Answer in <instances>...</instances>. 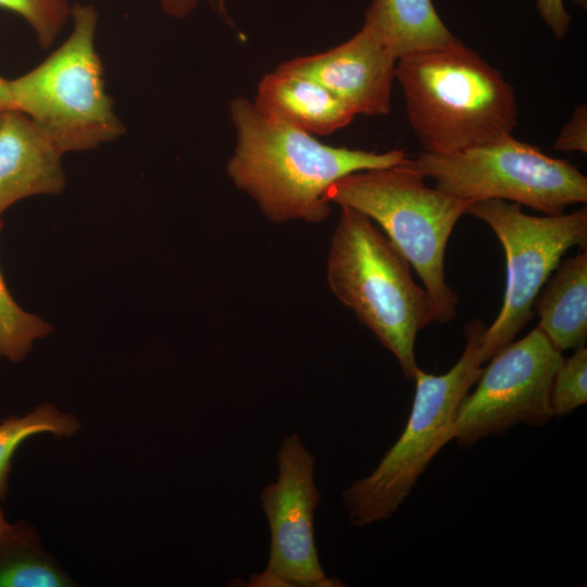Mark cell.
Returning <instances> with one entry per match:
<instances>
[{"label":"cell","instance_id":"17","mask_svg":"<svg viewBox=\"0 0 587 587\" xmlns=\"http://www.w3.org/2000/svg\"><path fill=\"white\" fill-rule=\"evenodd\" d=\"M80 427L77 419L43 403L24 416H11L0 423V499L8 491V477L12 458L28 437L50 433L55 437H71Z\"/></svg>","mask_w":587,"mask_h":587},{"label":"cell","instance_id":"13","mask_svg":"<svg viewBox=\"0 0 587 587\" xmlns=\"http://www.w3.org/2000/svg\"><path fill=\"white\" fill-rule=\"evenodd\" d=\"M253 103L266 116L315 137L348 126L355 116L315 78L284 63L260 80Z\"/></svg>","mask_w":587,"mask_h":587},{"label":"cell","instance_id":"24","mask_svg":"<svg viewBox=\"0 0 587 587\" xmlns=\"http://www.w3.org/2000/svg\"><path fill=\"white\" fill-rule=\"evenodd\" d=\"M164 13L177 20L185 18L198 5V0H160Z\"/></svg>","mask_w":587,"mask_h":587},{"label":"cell","instance_id":"7","mask_svg":"<svg viewBox=\"0 0 587 587\" xmlns=\"http://www.w3.org/2000/svg\"><path fill=\"white\" fill-rule=\"evenodd\" d=\"M407 164L441 191L471 202L499 199L557 215L587 201V178L577 166L513 136L458 153L423 151Z\"/></svg>","mask_w":587,"mask_h":587},{"label":"cell","instance_id":"16","mask_svg":"<svg viewBox=\"0 0 587 587\" xmlns=\"http://www.w3.org/2000/svg\"><path fill=\"white\" fill-rule=\"evenodd\" d=\"M72 580L39 547L32 527L0 549V587H67Z\"/></svg>","mask_w":587,"mask_h":587},{"label":"cell","instance_id":"15","mask_svg":"<svg viewBox=\"0 0 587 587\" xmlns=\"http://www.w3.org/2000/svg\"><path fill=\"white\" fill-rule=\"evenodd\" d=\"M363 24L384 40L397 59L459 40L439 17L432 0H372Z\"/></svg>","mask_w":587,"mask_h":587},{"label":"cell","instance_id":"2","mask_svg":"<svg viewBox=\"0 0 587 587\" xmlns=\"http://www.w3.org/2000/svg\"><path fill=\"white\" fill-rule=\"evenodd\" d=\"M396 79L408 121L426 152L458 153L513 136V87L460 40L401 57Z\"/></svg>","mask_w":587,"mask_h":587},{"label":"cell","instance_id":"11","mask_svg":"<svg viewBox=\"0 0 587 587\" xmlns=\"http://www.w3.org/2000/svg\"><path fill=\"white\" fill-rule=\"evenodd\" d=\"M397 57L369 26L342 43L284 62L332 91L354 114L384 115L391 110Z\"/></svg>","mask_w":587,"mask_h":587},{"label":"cell","instance_id":"28","mask_svg":"<svg viewBox=\"0 0 587 587\" xmlns=\"http://www.w3.org/2000/svg\"><path fill=\"white\" fill-rule=\"evenodd\" d=\"M2 116H3V112H0V124H1V121H2Z\"/></svg>","mask_w":587,"mask_h":587},{"label":"cell","instance_id":"5","mask_svg":"<svg viewBox=\"0 0 587 587\" xmlns=\"http://www.w3.org/2000/svg\"><path fill=\"white\" fill-rule=\"evenodd\" d=\"M485 328L478 319L466 323L465 348L447 373L434 375L416 369L412 409L402 434L376 469L353 482L342 494L354 526L363 527L389 519L436 454L453 439L459 404L483 371Z\"/></svg>","mask_w":587,"mask_h":587},{"label":"cell","instance_id":"3","mask_svg":"<svg viewBox=\"0 0 587 587\" xmlns=\"http://www.w3.org/2000/svg\"><path fill=\"white\" fill-rule=\"evenodd\" d=\"M332 294L369 328L413 380L415 340L435 322L433 301L414 280L411 265L363 213L341 207L326 261Z\"/></svg>","mask_w":587,"mask_h":587},{"label":"cell","instance_id":"8","mask_svg":"<svg viewBox=\"0 0 587 587\" xmlns=\"http://www.w3.org/2000/svg\"><path fill=\"white\" fill-rule=\"evenodd\" d=\"M466 213L492 229L505 254L502 307L482 339L486 362L514 341L532 320L534 302L565 252L573 247L586 248L587 209L534 216L523 212L519 203L490 199L471 202Z\"/></svg>","mask_w":587,"mask_h":587},{"label":"cell","instance_id":"21","mask_svg":"<svg viewBox=\"0 0 587 587\" xmlns=\"http://www.w3.org/2000/svg\"><path fill=\"white\" fill-rule=\"evenodd\" d=\"M555 150L587 152V109L579 105L564 125L553 145Z\"/></svg>","mask_w":587,"mask_h":587},{"label":"cell","instance_id":"19","mask_svg":"<svg viewBox=\"0 0 587 587\" xmlns=\"http://www.w3.org/2000/svg\"><path fill=\"white\" fill-rule=\"evenodd\" d=\"M587 402V349L585 346L562 359L552 382L553 416H564Z\"/></svg>","mask_w":587,"mask_h":587},{"label":"cell","instance_id":"22","mask_svg":"<svg viewBox=\"0 0 587 587\" xmlns=\"http://www.w3.org/2000/svg\"><path fill=\"white\" fill-rule=\"evenodd\" d=\"M537 10L553 35L561 39L571 24V16L564 7V0H537Z\"/></svg>","mask_w":587,"mask_h":587},{"label":"cell","instance_id":"14","mask_svg":"<svg viewBox=\"0 0 587 587\" xmlns=\"http://www.w3.org/2000/svg\"><path fill=\"white\" fill-rule=\"evenodd\" d=\"M580 250L559 263L534 302L538 327L560 352L587 339V251Z\"/></svg>","mask_w":587,"mask_h":587},{"label":"cell","instance_id":"12","mask_svg":"<svg viewBox=\"0 0 587 587\" xmlns=\"http://www.w3.org/2000/svg\"><path fill=\"white\" fill-rule=\"evenodd\" d=\"M61 154L25 114L4 111L0 124V215L20 199L61 192L65 185Z\"/></svg>","mask_w":587,"mask_h":587},{"label":"cell","instance_id":"9","mask_svg":"<svg viewBox=\"0 0 587 587\" xmlns=\"http://www.w3.org/2000/svg\"><path fill=\"white\" fill-rule=\"evenodd\" d=\"M562 359L538 326L509 344L489 360L476 389L459 404L453 439L472 446L519 424H547L553 417L551 388Z\"/></svg>","mask_w":587,"mask_h":587},{"label":"cell","instance_id":"10","mask_svg":"<svg viewBox=\"0 0 587 587\" xmlns=\"http://www.w3.org/2000/svg\"><path fill=\"white\" fill-rule=\"evenodd\" d=\"M314 458L297 434L284 437L277 480L266 485L261 502L271 530L267 565L250 576L251 587H336L325 575L314 540L313 516L320 501L314 484Z\"/></svg>","mask_w":587,"mask_h":587},{"label":"cell","instance_id":"18","mask_svg":"<svg viewBox=\"0 0 587 587\" xmlns=\"http://www.w3.org/2000/svg\"><path fill=\"white\" fill-rule=\"evenodd\" d=\"M50 332V325L16 304L0 272V355L18 362L32 349L35 339Z\"/></svg>","mask_w":587,"mask_h":587},{"label":"cell","instance_id":"1","mask_svg":"<svg viewBox=\"0 0 587 587\" xmlns=\"http://www.w3.org/2000/svg\"><path fill=\"white\" fill-rule=\"evenodd\" d=\"M229 113L237 141L227 174L276 224L322 223L332 212L325 193L335 182L407 160L402 149L375 152L325 145L311 134L266 116L245 97L230 101Z\"/></svg>","mask_w":587,"mask_h":587},{"label":"cell","instance_id":"6","mask_svg":"<svg viewBox=\"0 0 587 587\" xmlns=\"http://www.w3.org/2000/svg\"><path fill=\"white\" fill-rule=\"evenodd\" d=\"M67 39L28 73L9 80L15 110L61 152L82 151L125 133L105 91L95 47L98 14L91 4L71 8Z\"/></svg>","mask_w":587,"mask_h":587},{"label":"cell","instance_id":"27","mask_svg":"<svg viewBox=\"0 0 587 587\" xmlns=\"http://www.w3.org/2000/svg\"><path fill=\"white\" fill-rule=\"evenodd\" d=\"M572 1H574L576 4L580 7L586 8V0H572Z\"/></svg>","mask_w":587,"mask_h":587},{"label":"cell","instance_id":"20","mask_svg":"<svg viewBox=\"0 0 587 587\" xmlns=\"http://www.w3.org/2000/svg\"><path fill=\"white\" fill-rule=\"evenodd\" d=\"M0 8L22 16L42 49L53 45L71 14L68 0H0Z\"/></svg>","mask_w":587,"mask_h":587},{"label":"cell","instance_id":"23","mask_svg":"<svg viewBox=\"0 0 587 587\" xmlns=\"http://www.w3.org/2000/svg\"><path fill=\"white\" fill-rule=\"evenodd\" d=\"M30 526L26 523H8L0 508V549L24 535Z\"/></svg>","mask_w":587,"mask_h":587},{"label":"cell","instance_id":"25","mask_svg":"<svg viewBox=\"0 0 587 587\" xmlns=\"http://www.w3.org/2000/svg\"><path fill=\"white\" fill-rule=\"evenodd\" d=\"M15 110L9 80L0 76V112Z\"/></svg>","mask_w":587,"mask_h":587},{"label":"cell","instance_id":"26","mask_svg":"<svg viewBox=\"0 0 587 587\" xmlns=\"http://www.w3.org/2000/svg\"><path fill=\"white\" fill-rule=\"evenodd\" d=\"M209 1L214 12L221 15L226 22H229L228 12L226 8V0H209Z\"/></svg>","mask_w":587,"mask_h":587},{"label":"cell","instance_id":"4","mask_svg":"<svg viewBox=\"0 0 587 587\" xmlns=\"http://www.w3.org/2000/svg\"><path fill=\"white\" fill-rule=\"evenodd\" d=\"M407 160L349 174L327 189L325 200L363 213L383 230L421 278L435 322L445 324L455 317L459 303L446 280V248L471 201L428 187Z\"/></svg>","mask_w":587,"mask_h":587}]
</instances>
